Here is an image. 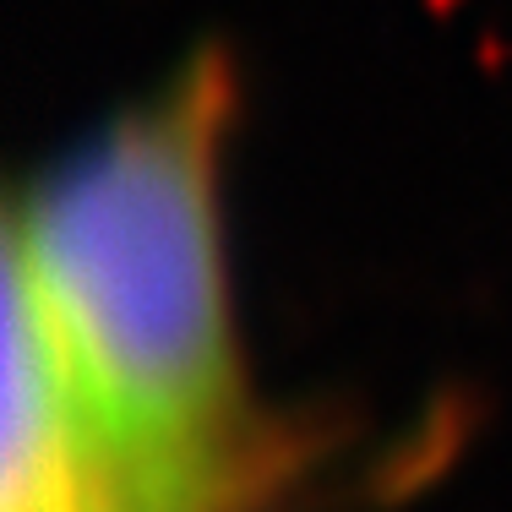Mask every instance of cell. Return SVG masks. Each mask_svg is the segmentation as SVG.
Wrapping results in <instances>:
<instances>
[{
	"label": "cell",
	"mask_w": 512,
	"mask_h": 512,
	"mask_svg": "<svg viewBox=\"0 0 512 512\" xmlns=\"http://www.w3.org/2000/svg\"><path fill=\"white\" fill-rule=\"evenodd\" d=\"M224 104V71L191 66L33 180L6 229V322L158 512H267L295 458L235 322Z\"/></svg>",
	"instance_id": "obj_1"
}]
</instances>
